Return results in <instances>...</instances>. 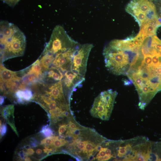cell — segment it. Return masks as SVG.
Listing matches in <instances>:
<instances>
[{"label":"cell","mask_w":161,"mask_h":161,"mask_svg":"<svg viewBox=\"0 0 161 161\" xmlns=\"http://www.w3.org/2000/svg\"><path fill=\"white\" fill-rule=\"evenodd\" d=\"M64 116L62 114H61L56 117H55L56 118L58 121H60L64 119Z\"/></svg>","instance_id":"19"},{"label":"cell","mask_w":161,"mask_h":161,"mask_svg":"<svg viewBox=\"0 0 161 161\" xmlns=\"http://www.w3.org/2000/svg\"><path fill=\"white\" fill-rule=\"evenodd\" d=\"M68 128L73 129H78V127L75 124V123L72 122L71 121H70L69 122Z\"/></svg>","instance_id":"17"},{"label":"cell","mask_w":161,"mask_h":161,"mask_svg":"<svg viewBox=\"0 0 161 161\" xmlns=\"http://www.w3.org/2000/svg\"><path fill=\"white\" fill-rule=\"evenodd\" d=\"M53 136L47 137L41 141L40 145H43L44 144H47L49 145H53Z\"/></svg>","instance_id":"10"},{"label":"cell","mask_w":161,"mask_h":161,"mask_svg":"<svg viewBox=\"0 0 161 161\" xmlns=\"http://www.w3.org/2000/svg\"><path fill=\"white\" fill-rule=\"evenodd\" d=\"M78 43L68 35L62 26L58 25L54 28L44 48L52 52L65 50L75 46Z\"/></svg>","instance_id":"5"},{"label":"cell","mask_w":161,"mask_h":161,"mask_svg":"<svg viewBox=\"0 0 161 161\" xmlns=\"http://www.w3.org/2000/svg\"><path fill=\"white\" fill-rule=\"evenodd\" d=\"M40 132L44 137H47L52 136L53 134L51 129L47 126L43 127Z\"/></svg>","instance_id":"8"},{"label":"cell","mask_w":161,"mask_h":161,"mask_svg":"<svg viewBox=\"0 0 161 161\" xmlns=\"http://www.w3.org/2000/svg\"><path fill=\"white\" fill-rule=\"evenodd\" d=\"M86 141H80L77 143L75 145L80 150L83 151L84 149Z\"/></svg>","instance_id":"14"},{"label":"cell","mask_w":161,"mask_h":161,"mask_svg":"<svg viewBox=\"0 0 161 161\" xmlns=\"http://www.w3.org/2000/svg\"><path fill=\"white\" fill-rule=\"evenodd\" d=\"M4 97L2 96H0V105H1L3 104L4 102Z\"/></svg>","instance_id":"21"},{"label":"cell","mask_w":161,"mask_h":161,"mask_svg":"<svg viewBox=\"0 0 161 161\" xmlns=\"http://www.w3.org/2000/svg\"><path fill=\"white\" fill-rule=\"evenodd\" d=\"M117 94L112 89L101 92L95 100L90 111L91 114L102 120H108Z\"/></svg>","instance_id":"4"},{"label":"cell","mask_w":161,"mask_h":161,"mask_svg":"<svg viewBox=\"0 0 161 161\" xmlns=\"http://www.w3.org/2000/svg\"><path fill=\"white\" fill-rule=\"evenodd\" d=\"M68 127V125L65 123L61 124L59 125L58 128V133L59 135H61L64 133L66 130L67 128Z\"/></svg>","instance_id":"11"},{"label":"cell","mask_w":161,"mask_h":161,"mask_svg":"<svg viewBox=\"0 0 161 161\" xmlns=\"http://www.w3.org/2000/svg\"><path fill=\"white\" fill-rule=\"evenodd\" d=\"M26 45V37L16 25L6 21L0 22V63L21 56Z\"/></svg>","instance_id":"2"},{"label":"cell","mask_w":161,"mask_h":161,"mask_svg":"<svg viewBox=\"0 0 161 161\" xmlns=\"http://www.w3.org/2000/svg\"><path fill=\"white\" fill-rule=\"evenodd\" d=\"M95 147L94 143L87 141L84 149L83 151V152L89 155L95 151Z\"/></svg>","instance_id":"7"},{"label":"cell","mask_w":161,"mask_h":161,"mask_svg":"<svg viewBox=\"0 0 161 161\" xmlns=\"http://www.w3.org/2000/svg\"><path fill=\"white\" fill-rule=\"evenodd\" d=\"M29 144L31 147L35 148L38 145L39 143L36 139L32 137L30 138Z\"/></svg>","instance_id":"13"},{"label":"cell","mask_w":161,"mask_h":161,"mask_svg":"<svg viewBox=\"0 0 161 161\" xmlns=\"http://www.w3.org/2000/svg\"><path fill=\"white\" fill-rule=\"evenodd\" d=\"M161 25L158 18H156L148 20L143 25L140 27V30L146 38L151 37L155 34L157 28Z\"/></svg>","instance_id":"6"},{"label":"cell","mask_w":161,"mask_h":161,"mask_svg":"<svg viewBox=\"0 0 161 161\" xmlns=\"http://www.w3.org/2000/svg\"><path fill=\"white\" fill-rule=\"evenodd\" d=\"M42 152V150L40 148L37 149L36 151V153L38 155L41 154Z\"/></svg>","instance_id":"20"},{"label":"cell","mask_w":161,"mask_h":161,"mask_svg":"<svg viewBox=\"0 0 161 161\" xmlns=\"http://www.w3.org/2000/svg\"><path fill=\"white\" fill-rule=\"evenodd\" d=\"M31 148V147L30 146V145H25L24 147V148H25L27 149H28L30 148Z\"/></svg>","instance_id":"23"},{"label":"cell","mask_w":161,"mask_h":161,"mask_svg":"<svg viewBox=\"0 0 161 161\" xmlns=\"http://www.w3.org/2000/svg\"><path fill=\"white\" fill-rule=\"evenodd\" d=\"M9 6L14 7L20 0H1Z\"/></svg>","instance_id":"12"},{"label":"cell","mask_w":161,"mask_h":161,"mask_svg":"<svg viewBox=\"0 0 161 161\" xmlns=\"http://www.w3.org/2000/svg\"><path fill=\"white\" fill-rule=\"evenodd\" d=\"M67 142L64 139L59 140L56 138L53 140V145L55 147L59 148L64 145Z\"/></svg>","instance_id":"9"},{"label":"cell","mask_w":161,"mask_h":161,"mask_svg":"<svg viewBox=\"0 0 161 161\" xmlns=\"http://www.w3.org/2000/svg\"><path fill=\"white\" fill-rule=\"evenodd\" d=\"M27 156L31 155L33 154L35 152L34 150L32 148H30L28 149H27L24 148L22 150Z\"/></svg>","instance_id":"16"},{"label":"cell","mask_w":161,"mask_h":161,"mask_svg":"<svg viewBox=\"0 0 161 161\" xmlns=\"http://www.w3.org/2000/svg\"><path fill=\"white\" fill-rule=\"evenodd\" d=\"M7 127L5 124H3L0 126V134L1 137L4 136L7 131Z\"/></svg>","instance_id":"15"},{"label":"cell","mask_w":161,"mask_h":161,"mask_svg":"<svg viewBox=\"0 0 161 161\" xmlns=\"http://www.w3.org/2000/svg\"><path fill=\"white\" fill-rule=\"evenodd\" d=\"M18 155L22 160H24L25 157L27 156V155L23 151H21L18 153Z\"/></svg>","instance_id":"18"},{"label":"cell","mask_w":161,"mask_h":161,"mask_svg":"<svg viewBox=\"0 0 161 161\" xmlns=\"http://www.w3.org/2000/svg\"><path fill=\"white\" fill-rule=\"evenodd\" d=\"M150 39L146 38L131 55L125 75L136 88L142 110L161 91V51Z\"/></svg>","instance_id":"1"},{"label":"cell","mask_w":161,"mask_h":161,"mask_svg":"<svg viewBox=\"0 0 161 161\" xmlns=\"http://www.w3.org/2000/svg\"><path fill=\"white\" fill-rule=\"evenodd\" d=\"M126 10L134 17L140 27L148 20L158 17L153 0H132Z\"/></svg>","instance_id":"3"},{"label":"cell","mask_w":161,"mask_h":161,"mask_svg":"<svg viewBox=\"0 0 161 161\" xmlns=\"http://www.w3.org/2000/svg\"><path fill=\"white\" fill-rule=\"evenodd\" d=\"M24 160L25 161H31L32 160L30 159V158L29 157L27 156L25 157V158L24 159Z\"/></svg>","instance_id":"22"}]
</instances>
